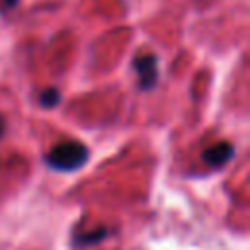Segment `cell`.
<instances>
[{
	"mask_svg": "<svg viewBox=\"0 0 250 250\" xmlns=\"http://www.w3.org/2000/svg\"><path fill=\"white\" fill-rule=\"evenodd\" d=\"M45 160L55 170L72 172V170H78V168H82L86 164V160H88V148L80 141H62V143L55 145L47 152Z\"/></svg>",
	"mask_w": 250,
	"mask_h": 250,
	"instance_id": "obj_1",
	"label": "cell"
},
{
	"mask_svg": "<svg viewBox=\"0 0 250 250\" xmlns=\"http://www.w3.org/2000/svg\"><path fill=\"white\" fill-rule=\"evenodd\" d=\"M137 76H139V84L143 90H150L156 84L158 78V59L154 55H139L133 62Z\"/></svg>",
	"mask_w": 250,
	"mask_h": 250,
	"instance_id": "obj_2",
	"label": "cell"
},
{
	"mask_svg": "<svg viewBox=\"0 0 250 250\" xmlns=\"http://www.w3.org/2000/svg\"><path fill=\"white\" fill-rule=\"evenodd\" d=\"M232 154H234L232 145L227 143V141H219V143L211 145V146L201 154V158H203L211 168H219V166L227 164V162L232 158Z\"/></svg>",
	"mask_w": 250,
	"mask_h": 250,
	"instance_id": "obj_3",
	"label": "cell"
},
{
	"mask_svg": "<svg viewBox=\"0 0 250 250\" xmlns=\"http://www.w3.org/2000/svg\"><path fill=\"white\" fill-rule=\"evenodd\" d=\"M39 102H41L43 107H55V105L61 102V94H59L57 88H47V90L41 92Z\"/></svg>",
	"mask_w": 250,
	"mask_h": 250,
	"instance_id": "obj_4",
	"label": "cell"
},
{
	"mask_svg": "<svg viewBox=\"0 0 250 250\" xmlns=\"http://www.w3.org/2000/svg\"><path fill=\"white\" fill-rule=\"evenodd\" d=\"M18 2H20V0H2V4H4L6 8H14Z\"/></svg>",
	"mask_w": 250,
	"mask_h": 250,
	"instance_id": "obj_5",
	"label": "cell"
},
{
	"mask_svg": "<svg viewBox=\"0 0 250 250\" xmlns=\"http://www.w3.org/2000/svg\"><path fill=\"white\" fill-rule=\"evenodd\" d=\"M4 135V119H2V115H0V137Z\"/></svg>",
	"mask_w": 250,
	"mask_h": 250,
	"instance_id": "obj_6",
	"label": "cell"
}]
</instances>
